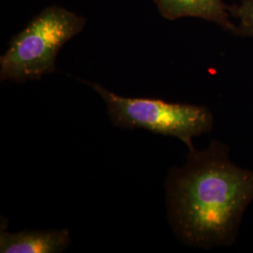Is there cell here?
<instances>
[{
    "mask_svg": "<svg viewBox=\"0 0 253 253\" xmlns=\"http://www.w3.org/2000/svg\"><path fill=\"white\" fill-rule=\"evenodd\" d=\"M168 221L182 243L201 249L231 246L253 201V171L235 165L226 145L190 150L165 181Z\"/></svg>",
    "mask_w": 253,
    "mask_h": 253,
    "instance_id": "obj_1",
    "label": "cell"
},
{
    "mask_svg": "<svg viewBox=\"0 0 253 253\" xmlns=\"http://www.w3.org/2000/svg\"><path fill=\"white\" fill-rule=\"evenodd\" d=\"M86 20L70 9L49 6L9 42L0 56V80L17 84L40 80L56 71L61 48L81 33Z\"/></svg>",
    "mask_w": 253,
    "mask_h": 253,
    "instance_id": "obj_2",
    "label": "cell"
},
{
    "mask_svg": "<svg viewBox=\"0 0 253 253\" xmlns=\"http://www.w3.org/2000/svg\"><path fill=\"white\" fill-rule=\"evenodd\" d=\"M83 82L104 100L109 118L116 126L127 129L144 128L153 133L175 137L187 145L189 151L195 149L192 139L211 131L214 126L213 114L206 106L124 97L100 84Z\"/></svg>",
    "mask_w": 253,
    "mask_h": 253,
    "instance_id": "obj_3",
    "label": "cell"
},
{
    "mask_svg": "<svg viewBox=\"0 0 253 253\" xmlns=\"http://www.w3.org/2000/svg\"><path fill=\"white\" fill-rule=\"evenodd\" d=\"M71 244L69 230H46L9 233L0 232L1 253H58Z\"/></svg>",
    "mask_w": 253,
    "mask_h": 253,
    "instance_id": "obj_4",
    "label": "cell"
},
{
    "mask_svg": "<svg viewBox=\"0 0 253 253\" xmlns=\"http://www.w3.org/2000/svg\"><path fill=\"white\" fill-rule=\"evenodd\" d=\"M163 18L185 17L203 19L214 23L234 34L236 25L230 19L229 6L223 0H154Z\"/></svg>",
    "mask_w": 253,
    "mask_h": 253,
    "instance_id": "obj_5",
    "label": "cell"
},
{
    "mask_svg": "<svg viewBox=\"0 0 253 253\" xmlns=\"http://www.w3.org/2000/svg\"><path fill=\"white\" fill-rule=\"evenodd\" d=\"M229 12L238 20L234 35L253 38V0H241L239 4L229 6Z\"/></svg>",
    "mask_w": 253,
    "mask_h": 253,
    "instance_id": "obj_6",
    "label": "cell"
}]
</instances>
